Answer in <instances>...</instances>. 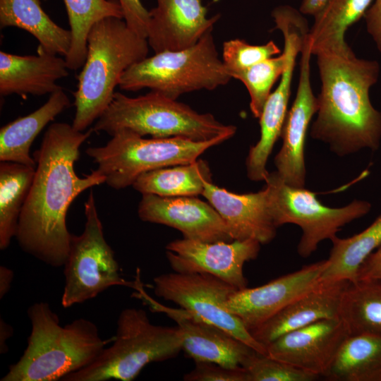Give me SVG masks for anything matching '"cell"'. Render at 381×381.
I'll return each mask as SVG.
<instances>
[{
  "label": "cell",
  "instance_id": "obj_1",
  "mask_svg": "<svg viewBox=\"0 0 381 381\" xmlns=\"http://www.w3.org/2000/svg\"><path fill=\"white\" fill-rule=\"evenodd\" d=\"M92 133V128L83 132L66 123H54L33 153L35 176L16 238L23 251L52 267L64 266L68 257L72 236L66 226L69 206L82 192L105 183L97 169L84 177L74 169L80 147Z\"/></svg>",
  "mask_w": 381,
  "mask_h": 381
},
{
  "label": "cell",
  "instance_id": "obj_2",
  "mask_svg": "<svg viewBox=\"0 0 381 381\" xmlns=\"http://www.w3.org/2000/svg\"><path fill=\"white\" fill-rule=\"evenodd\" d=\"M315 56L321 87L311 137L328 144L339 157L363 149L376 151L381 142V111L372 104L370 90L378 81L379 63L357 57L349 46Z\"/></svg>",
  "mask_w": 381,
  "mask_h": 381
},
{
  "label": "cell",
  "instance_id": "obj_3",
  "mask_svg": "<svg viewBox=\"0 0 381 381\" xmlns=\"http://www.w3.org/2000/svg\"><path fill=\"white\" fill-rule=\"evenodd\" d=\"M31 332L22 356L1 381H56L91 364L111 339H103L92 321L78 318L62 326L49 303L28 310Z\"/></svg>",
  "mask_w": 381,
  "mask_h": 381
},
{
  "label": "cell",
  "instance_id": "obj_4",
  "mask_svg": "<svg viewBox=\"0 0 381 381\" xmlns=\"http://www.w3.org/2000/svg\"><path fill=\"white\" fill-rule=\"evenodd\" d=\"M123 18L107 17L95 23L87 39V55L73 93V127L84 131L111 103L124 72L147 57V40L133 32Z\"/></svg>",
  "mask_w": 381,
  "mask_h": 381
},
{
  "label": "cell",
  "instance_id": "obj_5",
  "mask_svg": "<svg viewBox=\"0 0 381 381\" xmlns=\"http://www.w3.org/2000/svg\"><path fill=\"white\" fill-rule=\"evenodd\" d=\"M121 129H128L143 137H182L195 141L223 135L231 138L236 131L235 126L222 123L212 114L199 113L152 90L136 97L116 92L92 128L95 133L105 132L111 136Z\"/></svg>",
  "mask_w": 381,
  "mask_h": 381
},
{
  "label": "cell",
  "instance_id": "obj_6",
  "mask_svg": "<svg viewBox=\"0 0 381 381\" xmlns=\"http://www.w3.org/2000/svg\"><path fill=\"white\" fill-rule=\"evenodd\" d=\"M179 327L152 324L140 308L120 313L111 344L85 368L68 374L62 381H132L147 364L171 359L182 351Z\"/></svg>",
  "mask_w": 381,
  "mask_h": 381
},
{
  "label": "cell",
  "instance_id": "obj_7",
  "mask_svg": "<svg viewBox=\"0 0 381 381\" xmlns=\"http://www.w3.org/2000/svg\"><path fill=\"white\" fill-rule=\"evenodd\" d=\"M231 78L210 30L192 47L155 53L133 64L121 76L119 87L126 91L149 88L177 99L185 93L214 90Z\"/></svg>",
  "mask_w": 381,
  "mask_h": 381
},
{
  "label": "cell",
  "instance_id": "obj_8",
  "mask_svg": "<svg viewBox=\"0 0 381 381\" xmlns=\"http://www.w3.org/2000/svg\"><path fill=\"white\" fill-rule=\"evenodd\" d=\"M219 136L207 141L182 137L145 138L128 129L116 131L104 146L91 147L85 153L97 165L105 183L119 190L132 186L142 174L198 159L205 150L229 140Z\"/></svg>",
  "mask_w": 381,
  "mask_h": 381
},
{
  "label": "cell",
  "instance_id": "obj_9",
  "mask_svg": "<svg viewBox=\"0 0 381 381\" xmlns=\"http://www.w3.org/2000/svg\"><path fill=\"white\" fill-rule=\"evenodd\" d=\"M83 232L72 234L64 265L65 284L61 296L64 308L83 303L113 286L134 289L136 280L126 281L119 273L114 253L107 243L92 190L85 203Z\"/></svg>",
  "mask_w": 381,
  "mask_h": 381
},
{
  "label": "cell",
  "instance_id": "obj_10",
  "mask_svg": "<svg viewBox=\"0 0 381 381\" xmlns=\"http://www.w3.org/2000/svg\"><path fill=\"white\" fill-rule=\"evenodd\" d=\"M265 181L275 226L294 224L301 229L297 252L304 258L311 255L321 241L331 240L341 227L371 210L368 201L361 200L339 208L325 206L313 192L286 184L277 171L269 172Z\"/></svg>",
  "mask_w": 381,
  "mask_h": 381
},
{
  "label": "cell",
  "instance_id": "obj_11",
  "mask_svg": "<svg viewBox=\"0 0 381 381\" xmlns=\"http://www.w3.org/2000/svg\"><path fill=\"white\" fill-rule=\"evenodd\" d=\"M153 282L157 296L174 303L267 355L266 346L227 308L228 300L237 291L231 285L208 274L174 271L155 277Z\"/></svg>",
  "mask_w": 381,
  "mask_h": 381
},
{
  "label": "cell",
  "instance_id": "obj_12",
  "mask_svg": "<svg viewBox=\"0 0 381 381\" xmlns=\"http://www.w3.org/2000/svg\"><path fill=\"white\" fill-rule=\"evenodd\" d=\"M260 245L254 239L201 242L183 238L167 245L166 256L174 272L208 274L241 290L248 287L243 266L257 258Z\"/></svg>",
  "mask_w": 381,
  "mask_h": 381
},
{
  "label": "cell",
  "instance_id": "obj_13",
  "mask_svg": "<svg viewBox=\"0 0 381 381\" xmlns=\"http://www.w3.org/2000/svg\"><path fill=\"white\" fill-rule=\"evenodd\" d=\"M134 289V296L142 300L152 311L163 313L176 322L182 335V351L194 362H211L227 368H238L255 351L224 330L183 308L161 304L145 291L139 274L136 276Z\"/></svg>",
  "mask_w": 381,
  "mask_h": 381
},
{
  "label": "cell",
  "instance_id": "obj_14",
  "mask_svg": "<svg viewBox=\"0 0 381 381\" xmlns=\"http://www.w3.org/2000/svg\"><path fill=\"white\" fill-rule=\"evenodd\" d=\"M300 75L296 97L288 111L280 137L282 146L274 157L277 172L289 186L305 188L306 169L305 143L310 122L318 112V97L310 81L311 53L309 37L301 51Z\"/></svg>",
  "mask_w": 381,
  "mask_h": 381
},
{
  "label": "cell",
  "instance_id": "obj_15",
  "mask_svg": "<svg viewBox=\"0 0 381 381\" xmlns=\"http://www.w3.org/2000/svg\"><path fill=\"white\" fill-rule=\"evenodd\" d=\"M279 30L284 37L283 51L286 55V64L279 85L267 98L259 118L260 140L250 147L246 160L247 176L253 181H265L269 174L266 169L267 162L281 135L288 112L296 59L301 53L308 34L303 27L294 23L285 24Z\"/></svg>",
  "mask_w": 381,
  "mask_h": 381
},
{
  "label": "cell",
  "instance_id": "obj_16",
  "mask_svg": "<svg viewBox=\"0 0 381 381\" xmlns=\"http://www.w3.org/2000/svg\"><path fill=\"white\" fill-rule=\"evenodd\" d=\"M326 266L327 260H320L262 286L237 290L228 300L226 307L250 332L318 285Z\"/></svg>",
  "mask_w": 381,
  "mask_h": 381
},
{
  "label": "cell",
  "instance_id": "obj_17",
  "mask_svg": "<svg viewBox=\"0 0 381 381\" xmlns=\"http://www.w3.org/2000/svg\"><path fill=\"white\" fill-rule=\"evenodd\" d=\"M142 221L174 228L184 238L201 242L231 241L222 217L196 196L162 197L143 194L138 208Z\"/></svg>",
  "mask_w": 381,
  "mask_h": 381
},
{
  "label": "cell",
  "instance_id": "obj_18",
  "mask_svg": "<svg viewBox=\"0 0 381 381\" xmlns=\"http://www.w3.org/2000/svg\"><path fill=\"white\" fill-rule=\"evenodd\" d=\"M349 335L339 318L320 320L278 337L266 346L267 356L323 377Z\"/></svg>",
  "mask_w": 381,
  "mask_h": 381
},
{
  "label": "cell",
  "instance_id": "obj_19",
  "mask_svg": "<svg viewBox=\"0 0 381 381\" xmlns=\"http://www.w3.org/2000/svg\"><path fill=\"white\" fill-rule=\"evenodd\" d=\"M149 12L147 40L155 53L192 47L213 30L220 17L207 18L201 0H157V6Z\"/></svg>",
  "mask_w": 381,
  "mask_h": 381
},
{
  "label": "cell",
  "instance_id": "obj_20",
  "mask_svg": "<svg viewBox=\"0 0 381 381\" xmlns=\"http://www.w3.org/2000/svg\"><path fill=\"white\" fill-rule=\"evenodd\" d=\"M226 223L233 240L271 242L277 229L270 208L268 190L238 194L207 182L202 194Z\"/></svg>",
  "mask_w": 381,
  "mask_h": 381
},
{
  "label": "cell",
  "instance_id": "obj_21",
  "mask_svg": "<svg viewBox=\"0 0 381 381\" xmlns=\"http://www.w3.org/2000/svg\"><path fill=\"white\" fill-rule=\"evenodd\" d=\"M350 282H320L294 299L256 329L253 337L266 346L282 335L324 319L339 318L343 292Z\"/></svg>",
  "mask_w": 381,
  "mask_h": 381
},
{
  "label": "cell",
  "instance_id": "obj_22",
  "mask_svg": "<svg viewBox=\"0 0 381 381\" xmlns=\"http://www.w3.org/2000/svg\"><path fill=\"white\" fill-rule=\"evenodd\" d=\"M37 55L0 52V95H44L61 89L57 80L68 75L65 59L38 49Z\"/></svg>",
  "mask_w": 381,
  "mask_h": 381
},
{
  "label": "cell",
  "instance_id": "obj_23",
  "mask_svg": "<svg viewBox=\"0 0 381 381\" xmlns=\"http://www.w3.org/2000/svg\"><path fill=\"white\" fill-rule=\"evenodd\" d=\"M70 105L61 88L33 112L7 123L0 130V162H11L35 167L30 156L32 142L41 131Z\"/></svg>",
  "mask_w": 381,
  "mask_h": 381
},
{
  "label": "cell",
  "instance_id": "obj_24",
  "mask_svg": "<svg viewBox=\"0 0 381 381\" xmlns=\"http://www.w3.org/2000/svg\"><path fill=\"white\" fill-rule=\"evenodd\" d=\"M0 25L28 32L39 42V49L47 53L65 57L69 52L70 30L54 23L40 0H0Z\"/></svg>",
  "mask_w": 381,
  "mask_h": 381
},
{
  "label": "cell",
  "instance_id": "obj_25",
  "mask_svg": "<svg viewBox=\"0 0 381 381\" xmlns=\"http://www.w3.org/2000/svg\"><path fill=\"white\" fill-rule=\"evenodd\" d=\"M323 377L329 381H381V337L349 335Z\"/></svg>",
  "mask_w": 381,
  "mask_h": 381
},
{
  "label": "cell",
  "instance_id": "obj_26",
  "mask_svg": "<svg viewBox=\"0 0 381 381\" xmlns=\"http://www.w3.org/2000/svg\"><path fill=\"white\" fill-rule=\"evenodd\" d=\"M320 282L356 283L361 266L381 245V214L365 229L349 238L334 236Z\"/></svg>",
  "mask_w": 381,
  "mask_h": 381
},
{
  "label": "cell",
  "instance_id": "obj_27",
  "mask_svg": "<svg viewBox=\"0 0 381 381\" xmlns=\"http://www.w3.org/2000/svg\"><path fill=\"white\" fill-rule=\"evenodd\" d=\"M207 182H212L209 164L198 159L189 164L145 172L136 179L132 186L142 195L197 197L202 194Z\"/></svg>",
  "mask_w": 381,
  "mask_h": 381
},
{
  "label": "cell",
  "instance_id": "obj_28",
  "mask_svg": "<svg viewBox=\"0 0 381 381\" xmlns=\"http://www.w3.org/2000/svg\"><path fill=\"white\" fill-rule=\"evenodd\" d=\"M373 0H329L316 16L309 31L311 53L327 49H341L349 45L345 33L364 17Z\"/></svg>",
  "mask_w": 381,
  "mask_h": 381
},
{
  "label": "cell",
  "instance_id": "obj_29",
  "mask_svg": "<svg viewBox=\"0 0 381 381\" xmlns=\"http://www.w3.org/2000/svg\"><path fill=\"white\" fill-rule=\"evenodd\" d=\"M339 318L349 335L381 337V279L350 283L341 298Z\"/></svg>",
  "mask_w": 381,
  "mask_h": 381
},
{
  "label": "cell",
  "instance_id": "obj_30",
  "mask_svg": "<svg viewBox=\"0 0 381 381\" xmlns=\"http://www.w3.org/2000/svg\"><path fill=\"white\" fill-rule=\"evenodd\" d=\"M35 167L11 162L0 163V249L16 237L18 221L35 176Z\"/></svg>",
  "mask_w": 381,
  "mask_h": 381
},
{
  "label": "cell",
  "instance_id": "obj_31",
  "mask_svg": "<svg viewBox=\"0 0 381 381\" xmlns=\"http://www.w3.org/2000/svg\"><path fill=\"white\" fill-rule=\"evenodd\" d=\"M66 6L71 44L65 56L68 69L81 68L87 55V39L92 26L102 18L116 17L123 18L118 0H64Z\"/></svg>",
  "mask_w": 381,
  "mask_h": 381
},
{
  "label": "cell",
  "instance_id": "obj_32",
  "mask_svg": "<svg viewBox=\"0 0 381 381\" xmlns=\"http://www.w3.org/2000/svg\"><path fill=\"white\" fill-rule=\"evenodd\" d=\"M286 64V55L283 51L277 56L231 74L232 78L242 82L248 91L250 109L255 118L260 117L271 90L284 72Z\"/></svg>",
  "mask_w": 381,
  "mask_h": 381
},
{
  "label": "cell",
  "instance_id": "obj_33",
  "mask_svg": "<svg viewBox=\"0 0 381 381\" xmlns=\"http://www.w3.org/2000/svg\"><path fill=\"white\" fill-rule=\"evenodd\" d=\"M242 367L248 381H314L320 376L254 351Z\"/></svg>",
  "mask_w": 381,
  "mask_h": 381
},
{
  "label": "cell",
  "instance_id": "obj_34",
  "mask_svg": "<svg viewBox=\"0 0 381 381\" xmlns=\"http://www.w3.org/2000/svg\"><path fill=\"white\" fill-rule=\"evenodd\" d=\"M280 54V49L272 40L262 45H252L243 40L234 39L223 43L222 61L231 75Z\"/></svg>",
  "mask_w": 381,
  "mask_h": 381
},
{
  "label": "cell",
  "instance_id": "obj_35",
  "mask_svg": "<svg viewBox=\"0 0 381 381\" xmlns=\"http://www.w3.org/2000/svg\"><path fill=\"white\" fill-rule=\"evenodd\" d=\"M194 368L183 376L185 381H248L242 366L227 368L211 362H195Z\"/></svg>",
  "mask_w": 381,
  "mask_h": 381
},
{
  "label": "cell",
  "instance_id": "obj_36",
  "mask_svg": "<svg viewBox=\"0 0 381 381\" xmlns=\"http://www.w3.org/2000/svg\"><path fill=\"white\" fill-rule=\"evenodd\" d=\"M127 26L135 34L147 39L150 23V12L141 0H118Z\"/></svg>",
  "mask_w": 381,
  "mask_h": 381
},
{
  "label": "cell",
  "instance_id": "obj_37",
  "mask_svg": "<svg viewBox=\"0 0 381 381\" xmlns=\"http://www.w3.org/2000/svg\"><path fill=\"white\" fill-rule=\"evenodd\" d=\"M363 18L368 33L381 52V0H373Z\"/></svg>",
  "mask_w": 381,
  "mask_h": 381
},
{
  "label": "cell",
  "instance_id": "obj_38",
  "mask_svg": "<svg viewBox=\"0 0 381 381\" xmlns=\"http://www.w3.org/2000/svg\"><path fill=\"white\" fill-rule=\"evenodd\" d=\"M372 279H381V245L368 257L358 270V281Z\"/></svg>",
  "mask_w": 381,
  "mask_h": 381
},
{
  "label": "cell",
  "instance_id": "obj_39",
  "mask_svg": "<svg viewBox=\"0 0 381 381\" xmlns=\"http://www.w3.org/2000/svg\"><path fill=\"white\" fill-rule=\"evenodd\" d=\"M329 0H302L299 11L303 15L315 16L326 6Z\"/></svg>",
  "mask_w": 381,
  "mask_h": 381
},
{
  "label": "cell",
  "instance_id": "obj_40",
  "mask_svg": "<svg viewBox=\"0 0 381 381\" xmlns=\"http://www.w3.org/2000/svg\"><path fill=\"white\" fill-rule=\"evenodd\" d=\"M14 272L10 268L4 266H0V298L2 299L10 291Z\"/></svg>",
  "mask_w": 381,
  "mask_h": 381
},
{
  "label": "cell",
  "instance_id": "obj_41",
  "mask_svg": "<svg viewBox=\"0 0 381 381\" xmlns=\"http://www.w3.org/2000/svg\"><path fill=\"white\" fill-rule=\"evenodd\" d=\"M13 327L6 323L2 318L0 320V353H6L8 349L6 341L13 335Z\"/></svg>",
  "mask_w": 381,
  "mask_h": 381
}]
</instances>
